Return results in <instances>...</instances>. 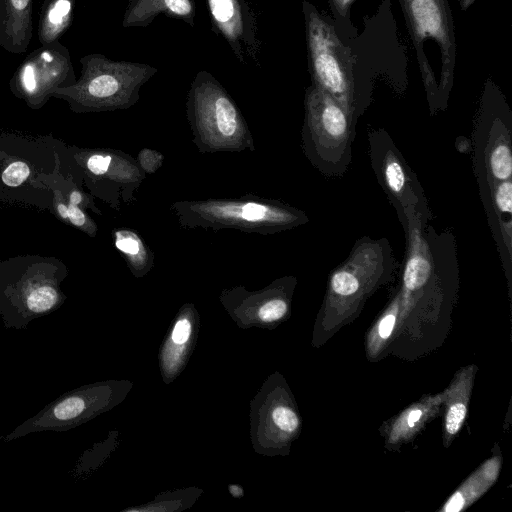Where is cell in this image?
<instances>
[{
    "label": "cell",
    "instance_id": "277c9868",
    "mask_svg": "<svg viewBox=\"0 0 512 512\" xmlns=\"http://www.w3.org/2000/svg\"><path fill=\"white\" fill-rule=\"evenodd\" d=\"M369 153L377 180L398 213L412 207L429 217L417 177L386 131L378 129L369 132Z\"/></svg>",
    "mask_w": 512,
    "mask_h": 512
},
{
    "label": "cell",
    "instance_id": "d6986e66",
    "mask_svg": "<svg viewBox=\"0 0 512 512\" xmlns=\"http://www.w3.org/2000/svg\"><path fill=\"white\" fill-rule=\"evenodd\" d=\"M111 163V156L95 154L92 155L87 161L88 169L96 175L104 174Z\"/></svg>",
    "mask_w": 512,
    "mask_h": 512
},
{
    "label": "cell",
    "instance_id": "603a6c76",
    "mask_svg": "<svg viewBox=\"0 0 512 512\" xmlns=\"http://www.w3.org/2000/svg\"><path fill=\"white\" fill-rule=\"evenodd\" d=\"M421 414L422 412L420 410L411 411L408 415V425L412 427L414 423H416L419 420Z\"/></svg>",
    "mask_w": 512,
    "mask_h": 512
},
{
    "label": "cell",
    "instance_id": "44dd1931",
    "mask_svg": "<svg viewBox=\"0 0 512 512\" xmlns=\"http://www.w3.org/2000/svg\"><path fill=\"white\" fill-rule=\"evenodd\" d=\"M394 324H395V316L394 315L389 314V315L385 316L379 324V329H378L379 335L384 339L388 338L393 330Z\"/></svg>",
    "mask_w": 512,
    "mask_h": 512
},
{
    "label": "cell",
    "instance_id": "e0dca14e",
    "mask_svg": "<svg viewBox=\"0 0 512 512\" xmlns=\"http://www.w3.org/2000/svg\"><path fill=\"white\" fill-rule=\"evenodd\" d=\"M466 416V407L462 403L452 405L446 416V430L449 434L459 431Z\"/></svg>",
    "mask_w": 512,
    "mask_h": 512
},
{
    "label": "cell",
    "instance_id": "52a82bcc",
    "mask_svg": "<svg viewBox=\"0 0 512 512\" xmlns=\"http://www.w3.org/2000/svg\"><path fill=\"white\" fill-rule=\"evenodd\" d=\"M33 0H0V47L12 54L27 51L33 35Z\"/></svg>",
    "mask_w": 512,
    "mask_h": 512
},
{
    "label": "cell",
    "instance_id": "4fadbf2b",
    "mask_svg": "<svg viewBox=\"0 0 512 512\" xmlns=\"http://www.w3.org/2000/svg\"><path fill=\"white\" fill-rule=\"evenodd\" d=\"M115 245L133 262V264H136L137 261L144 260L146 257V250L141 240L132 232H116Z\"/></svg>",
    "mask_w": 512,
    "mask_h": 512
},
{
    "label": "cell",
    "instance_id": "7c38bea8",
    "mask_svg": "<svg viewBox=\"0 0 512 512\" xmlns=\"http://www.w3.org/2000/svg\"><path fill=\"white\" fill-rule=\"evenodd\" d=\"M411 9L422 34H435L441 27V15L434 0H413Z\"/></svg>",
    "mask_w": 512,
    "mask_h": 512
},
{
    "label": "cell",
    "instance_id": "9c48e42d",
    "mask_svg": "<svg viewBox=\"0 0 512 512\" xmlns=\"http://www.w3.org/2000/svg\"><path fill=\"white\" fill-rule=\"evenodd\" d=\"M486 184H493L511 179L512 153L511 129L488 128V144L486 147Z\"/></svg>",
    "mask_w": 512,
    "mask_h": 512
},
{
    "label": "cell",
    "instance_id": "7a4b0ae2",
    "mask_svg": "<svg viewBox=\"0 0 512 512\" xmlns=\"http://www.w3.org/2000/svg\"><path fill=\"white\" fill-rule=\"evenodd\" d=\"M353 117L334 99L309 102L303 128L304 150L311 163L329 176L342 175L352 158Z\"/></svg>",
    "mask_w": 512,
    "mask_h": 512
},
{
    "label": "cell",
    "instance_id": "cb8c5ba5",
    "mask_svg": "<svg viewBox=\"0 0 512 512\" xmlns=\"http://www.w3.org/2000/svg\"><path fill=\"white\" fill-rule=\"evenodd\" d=\"M58 211H59L60 215H61L63 218H65V219H67V218H68V214H67L68 209H67V207H66V206H64V205H59V206H58Z\"/></svg>",
    "mask_w": 512,
    "mask_h": 512
},
{
    "label": "cell",
    "instance_id": "5bb4252c",
    "mask_svg": "<svg viewBox=\"0 0 512 512\" xmlns=\"http://www.w3.org/2000/svg\"><path fill=\"white\" fill-rule=\"evenodd\" d=\"M30 169L24 162L18 161L10 164L2 173V181L10 186L21 185L29 176Z\"/></svg>",
    "mask_w": 512,
    "mask_h": 512
},
{
    "label": "cell",
    "instance_id": "30bf717a",
    "mask_svg": "<svg viewBox=\"0 0 512 512\" xmlns=\"http://www.w3.org/2000/svg\"><path fill=\"white\" fill-rule=\"evenodd\" d=\"M76 0H44L38 21L41 45L58 41L73 21Z\"/></svg>",
    "mask_w": 512,
    "mask_h": 512
},
{
    "label": "cell",
    "instance_id": "7402d4cb",
    "mask_svg": "<svg viewBox=\"0 0 512 512\" xmlns=\"http://www.w3.org/2000/svg\"><path fill=\"white\" fill-rule=\"evenodd\" d=\"M464 504V499L460 494H455L445 506V511H459Z\"/></svg>",
    "mask_w": 512,
    "mask_h": 512
},
{
    "label": "cell",
    "instance_id": "9a60e30c",
    "mask_svg": "<svg viewBox=\"0 0 512 512\" xmlns=\"http://www.w3.org/2000/svg\"><path fill=\"white\" fill-rule=\"evenodd\" d=\"M275 424L284 431L292 432L298 426L296 414L287 407H277L272 414Z\"/></svg>",
    "mask_w": 512,
    "mask_h": 512
},
{
    "label": "cell",
    "instance_id": "8992f818",
    "mask_svg": "<svg viewBox=\"0 0 512 512\" xmlns=\"http://www.w3.org/2000/svg\"><path fill=\"white\" fill-rule=\"evenodd\" d=\"M213 32L241 64L260 66L262 40L257 15L248 0H206Z\"/></svg>",
    "mask_w": 512,
    "mask_h": 512
},
{
    "label": "cell",
    "instance_id": "ffe728a7",
    "mask_svg": "<svg viewBox=\"0 0 512 512\" xmlns=\"http://www.w3.org/2000/svg\"><path fill=\"white\" fill-rule=\"evenodd\" d=\"M191 325L187 319L178 320L174 326L171 338L175 344H184L190 336Z\"/></svg>",
    "mask_w": 512,
    "mask_h": 512
},
{
    "label": "cell",
    "instance_id": "6da1fadb",
    "mask_svg": "<svg viewBox=\"0 0 512 512\" xmlns=\"http://www.w3.org/2000/svg\"><path fill=\"white\" fill-rule=\"evenodd\" d=\"M81 76L50 96L67 99L74 108L85 110L126 108L139 99L142 85L156 73V67L138 62L115 61L100 53L80 58Z\"/></svg>",
    "mask_w": 512,
    "mask_h": 512
},
{
    "label": "cell",
    "instance_id": "5b68a950",
    "mask_svg": "<svg viewBox=\"0 0 512 512\" xmlns=\"http://www.w3.org/2000/svg\"><path fill=\"white\" fill-rule=\"evenodd\" d=\"M187 112L197 128L212 131L223 141L233 140L244 128L242 117L230 95L208 71H199L187 97Z\"/></svg>",
    "mask_w": 512,
    "mask_h": 512
},
{
    "label": "cell",
    "instance_id": "3957f363",
    "mask_svg": "<svg viewBox=\"0 0 512 512\" xmlns=\"http://www.w3.org/2000/svg\"><path fill=\"white\" fill-rule=\"evenodd\" d=\"M76 82L71 55L59 40L41 45L15 70L10 88L33 107L42 105L52 92Z\"/></svg>",
    "mask_w": 512,
    "mask_h": 512
},
{
    "label": "cell",
    "instance_id": "2e32d148",
    "mask_svg": "<svg viewBox=\"0 0 512 512\" xmlns=\"http://www.w3.org/2000/svg\"><path fill=\"white\" fill-rule=\"evenodd\" d=\"M287 310L286 303L281 299H274L265 303L259 310V317L263 321L280 319Z\"/></svg>",
    "mask_w": 512,
    "mask_h": 512
},
{
    "label": "cell",
    "instance_id": "8fae6325",
    "mask_svg": "<svg viewBox=\"0 0 512 512\" xmlns=\"http://www.w3.org/2000/svg\"><path fill=\"white\" fill-rule=\"evenodd\" d=\"M311 46L313 47L314 67L320 83L336 97L335 100L345 109L346 84L338 63L332 55L324 52L317 39L311 38Z\"/></svg>",
    "mask_w": 512,
    "mask_h": 512
},
{
    "label": "cell",
    "instance_id": "ba28073f",
    "mask_svg": "<svg viewBox=\"0 0 512 512\" xmlns=\"http://www.w3.org/2000/svg\"><path fill=\"white\" fill-rule=\"evenodd\" d=\"M160 14L194 27L196 3L194 0H128L122 26L147 27Z\"/></svg>",
    "mask_w": 512,
    "mask_h": 512
},
{
    "label": "cell",
    "instance_id": "ac0fdd59",
    "mask_svg": "<svg viewBox=\"0 0 512 512\" xmlns=\"http://www.w3.org/2000/svg\"><path fill=\"white\" fill-rule=\"evenodd\" d=\"M81 196L78 192H73L70 196V202L67 206L68 219L76 226H83L86 222L84 213L78 208Z\"/></svg>",
    "mask_w": 512,
    "mask_h": 512
}]
</instances>
